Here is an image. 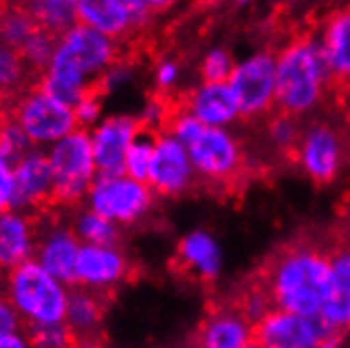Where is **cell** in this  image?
<instances>
[{
	"instance_id": "1",
	"label": "cell",
	"mask_w": 350,
	"mask_h": 348,
	"mask_svg": "<svg viewBox=\"0 0 350 348\" xmlns=\"http://www.w3.org/2000/svg\"><path fill=\"white\" fill-rule=\"evenodd\" d=\"M118 53L116 40L77 23L57 38L53 62L40 74L38 87L64 106L74 108L79 99L95 89L99 77L120 59Z\"/></svg>"
},
{
	"instance_id": "2",
	"label": "cell",
	"mask_w": 350,
	"mask_h": 348,
	"mask_svg": "<svg viewBox=\"0 0 350 348\" xmlns=\"http://www.w3.org/2000/svg\"><path fill=\"white\" fill-rule=\"evenodd\" d=\"M268 293L274 308L297 317H317L336 293L329 256L312 247L283 252L270 268Z\"/></svg>"
},
{
	"instance_id": "3",
	"label": "cell",
	"mask_w": 350,
	"mask_h": 348,
	"mask_svg": "<svg viewBox=\"0 0 350 348\" xmlns=\"http://www.w3.org/2000/svg\"><path fill=\"white\" fill-rule=\"evenodd\" d=\"M277 55V108L283 114L302 118L314 112L327 87L332 72L317 34L297 36L281 46Z\"/></svg>"
},
{
	"instance_id": "4",
	"label": "cell",
	"mask_w": 350,
	"mask_h": 348,
	"mask_svg": "<svg viewBox=\"0 0 350 348\" xmlns=\"http://www.w3.org/2000/svg\"><path fill=\"white\" fill-rule=\"evenodd\" d=\"M72 287L55 279L36 262L21 264L5 277L3 293L28 330L66 321Z\"/></svg>"
},
{
	"instance_id": "5",
	"label": "cell",
	"mask_w": 350,
	"mask_h": 348,
	"mask_svg": "<svg viewBox=\"0 0 350 348\" xmlns=\"http://www.w3.org/2000/svg\"><path fill=\"white\" fill-rule=\"evenodd\" d=\"M53 171V201L62 207H81L97 178L91 135L77 129L46 148Z\"/></svg>"
},
{
	"instance_id": "6",
	"label": "cell",
	"mask_w": 350,
	"mask_h": 348,
	"mask_svg": "<svg viewBox=\"0 0 350 348\" xmlns=\"http://www.w3.org/2000/svg\"><path fill=\"white\" fill-rule=\"evenodd\" d=\"M157 194L148 182L133 180L124 173L97 176L85 205L95 213L114 222L116 226H135L154 211Z\"/></svg>"
},
{
	"instance_id": "7",
	"label": "cell",
	"mask_w": 350,
	"mask_h": 348,
	"mask_svg": "<svg viewBox=\"0 0 350 348\" xmlns=\"http://www.w3.org/2000/svg\"><path fill=\"white\" fill-rule=\"evenodd\" d=\"M9 112V118L23 129L36 150H46L49 146L79 129L72 108L44 93L38 85L28 87L15 97Z\"/></svg>"
},
{
	"instance_id": "8",
	"label": "cell",
	"mask_w": 350,
	"mask_h": 348,
	"mask_svg": "<svg viewBox=\"0 0 350 348\" xmlns=\"http://www.w3.org/2000/svg\"><path fill=\"white\" fill-rule=\"evenodd\" d=\"M228 85L237 97L241 118H262L277 108V55L256 51L234 64Z\"/></svg>"
},
{
	"instance_id": "9",
	"label": "cell",
	"mask_w": 350,
	"mask_h": 348,
	"mask_svg": "<svg viewBox=\"0 0 350 348\" xmlns=\"http://www.w3.org/2000/svg\"><path fill=\"white\" fill-rule=\"evenodd\" d=\"M167 7L161 0H77L79 23L116 42L144 30Z\"/></svg>"
},
{
	"instance_id": "10",
	"label": "cell",
	"mask_w": 350,
	"mask_h": 348,
	"mask_svg": "<svg viewBox=\"0 0 350 348\" xmlns=\"http://www.w3.org/2000/svg\"><path fill=\"white\" fill-rule=\"evenodd\" d=\"M295 163L317 184L334 182L344 167V139L329 122H310L295 146Z\"/></svg>"
},
{
	"instance_id": "11",
	"label": "cell",
	"mask_w": 350,
	"mask_h": 348,
	"mask_svg": "<svg viewBox=\"0 0 350 348\" xmlns=\"http://www.w3.org/2000/svg\"><path fill=\"white\" fill-rule=\"evenodd\" d=\"M131 275V260L120 245H83L74 268V285L104 295Z\"/></svg>"
},
{
	"instance_id": "12",
	"label": "cell",
	"mask_w": 350,
	"mask_h": 348,
	"mask_svg": "<svg viewBox=\"0 0 350 348\" xmlns=\"http://www.w3.org/2000/svg\"><path fill=\"white\" fill-rule=\"evenodd\" d=\"M188 155L196 178L209 182H228L243 165V148L230 129H203L190 146Z\"/></svg>"
},
{
	"instance_id": "13",
	"label": "cell",
	"mask_w": 350,
	"mask_h": 348,
	"mask_svg": "<svg viewBox=\"0 0 350 348\" xmlns=\"http://www.w3.org/2000/svg\"><path fill=\"white\" fill-rule=\"evenodd\" d=\"M148 186L154 190L157 196H182L192 190L196 182V171L192 167L188 148L169 133L154 135V155L150 163Z\"/></svg>"
},
{
	"instance_id": "14",
	"label": "cell",
	"mask_w": 350,
	"mask_h": 348,
	"mask_svg": "<svg viewBox=\"0 0 350 348\" xmlns=\"http://www.w3.org/2000/svg\"><path fill=\"white\" fill-rule=\"evenodd\" d=\"M334 334L323 319L297 317L272 308L260 323H256V342L264 348H317Z\"/></svg>"
},
{
	"instance_id": "15",
	"label": "cell",
	"mask_w": 350,
	"mask_h": 348,
	"mask_svg": "<svg viewBox=\"0 0 350 348\" xmlns=\"http://www.w3.org/2000/svg\"><path fill=\"white\" fill-rule=\"evenodd\" d=\"M139 133H142V127L135 114L116 112V114L104 116L102 122L89 131L97 176L122 173L124 157H127L129 146L135 142Z\"/></svg>"
},
{
	"instance_id": "16",
	"label": "cell",
	"mask_w": 350,
	"mask_h": 348,
	"mask_svg": "<svg viewBox=\"0 0 350 348\" xmlns=\"http://www.w3.org/2000/svg\"><path fill=\"white\" fill-rule=\"evenodd\" d=\"M49 201H53V171L46 152L34 148L13 165L11 209L30 213Z\"/></svg>"
},
{
	"instance_id": "17",
	"label": "cell",
	"mask_w": 350,
	"mask_h": 348,
	"mask_svg": "<svg viewBox=\"0 0 350 348\" xmlns=\"http://www.w3.org/2000/svg\"><path fill=\"white\" fill-rule=\"evenodd\" d=\"M83 243L72 232L70 224L51 222L42 230H38V243L34 260L55 279L66 285H74V268L81 254Z\"/></svg>"
},
{
	"instance_id": "18",
	"label": "cell",
	"mask_w": 350,
	"mask_h": 348,
	"mask_svg": "<svg viewBox=\"0 0 350 348\" xmlns=\"http://www.w3.org/2000/svg\"><path fill=\"white\" fill-rule=\"evenodd\" d=\"M186 108L207 129H230L241 118L237 97L228 83H198L184 97Z\"/></svg>"
},
{
	"instance_id": "19",
	"label": "cell",
	"mask_w": 350,
	"mask_h": 348,
	"mask_svg": "<svg viewBox=\"0 0 350 348\" xmlns=\"http://www.w3.org/2000/svg\"><path fill=\"white\" fill-rule=\"evenodd\" d=\"M38 226L30 213L7 209L0 213V275H9L21 264L34 260Z\"/></svg>"
},
{
	"instance_id": "20",
	"label": "cell",
	"mask_w": 350,
	"mask_h": 348,
	"mask_svg": "<svg viewBox=\"0 0 350 348\" xmlns=\"http://www.w3.org/2000/svg\"><path fill=\"white\" fill-rule=\"evenodd\" d=\"M178 262L192 277L201 281H215L224 268V250L217 237L205 228L188 230L175 250Z\"/></svg>"
},
{
	"instance_id": "21",
	"label": "cell",
	"mask_w": 350,
	"mask_h": 348,
	"mask_svg": "<svg viewBox=\"0 0 350 348\" xmlns=\"http://www.w3.org/2000/svg\"><path fill=\"white\" fill-rule=\"evenodd\" d=\"M256 340V325L241 308L213 310L198 332V346L205 348H243Z\"/></svg>"
},
{
	"instance_id": "22",
	"label": "cell",
	"mask_w": 350,
	"mask_h": 348,
	"mask_svg": "<svg viewBox=\"0 0 350 348\" xmlns=\"http://www.w3.org/2000/svg\"><path fill=\"white\" fill-rule=\"evenodd\" d=\"M319 42L327 59L332 79H350V9H338L323 21Z\"/></svg>"
},
{
	"instance_id": "23",
	"label": "cell",
	"mask_w": 350,
	"mask_h": 348,
	"mask_svg": "<svg viewBox=\"0 0 350 348\" xmlns=\"http://www.w3.org/2000/svg\"><path fill=\"white\" fill-rule=\"evenodd\" d=\"M104 321V302L102 295L87 291L83 287H72L68 310H66V325L81 344H97L99 330Z\"/></svg>"
},
{
	"instance_id": "24",
	"label": "cell",
	"mask_w": 350,
	"mask_h": 348,
	"mask_svg": "<svg viewBox=\"0 0 350 348\" xmlns=\"http://www.w3.org/2000/svg\"><path fill=\"white\" fill-rule=\"evenodd\" d=\"M70 228L83 245H120L122 228L104 215L95 213L87 205L74 209L70 217Z\"/></svg>"
},
{
	"instance_id": "25",
	"label": "cell",
	"mask_w": 350,
	"mask_h": 348,
	"mask_svg": "<svg viewBox=\"0 0 350 348\" xmlns=\"http://www.w3.org/2000/svg\"><path fill=\"white\" fill-rule=\"evenodd\" d=\"M26 9L40 30L57 38L79 23L77 0H32L26 3Z\"/></svg>"
},
{
	"instance_id": "26",
	"label": "cell",
	"mask_w": 350,
	"mask_h": 348,
	"mask_svg": "<svg viewBox=\"0 0 350 348\" xmlns=\"http://www.w3.org/2000/svg\"><path fill=\"white\" fill-rule=\"evenodd\" d=\"M36 30L38 26L26 5L0 7V44L19 51Z\"/></svg>"
},
{
	"instance_id": "27",
	"label": "cell",
	"mask_w": 350,
	"mask_h": 348,
	"mask_svg": "<svg viewBox=\"0 0 350 348\" xmlns=\"http://www.w3.org/2000/svg\"><path fill=\"white\" fill-rule=\"evenodd\" d=\"M32 72L28 70L21 53L0 44V97L15 99L28 89Z\"/></svg>"
},
{
	"instance_id": "28",
	"label": "cell",
	"mask_w": 350,
	"mask_h": 348,
	"mask_svg": "<svg viewBox=\"0 0 350 348\" xmlns=\"http://www.w3.org/2000/svg\"><path fill=\"white\" fill-rule=\"evenodd\" d=\"M55 46H57V36L49 34L44 30H36L28 40L26 44H23L19 49V53L23 57V62H26L28 70L34 74H42L49 66H51L53 62V55H55Z\"/></svg>"
},
{
	"instance_id": "29",
	"label": "cell",
	"mask_w": 350,
	"mask_h": 348,
	"mask_svg": "<svg viewBox=\"0 0 350 348\" xmlns=\"http://www.w3.org/2000/svg\"><path fill=\"white\" fill-rule=\"evenodd\" d=\"M152 155H154V133L142 131L135 137V142L129 146L127 157H124L122 173L133 180L146 182L150 173V163H152Z\"/></svg>"
},
{
	"instance_id": "30",
	"label": "cell",
	"mask_w": 350,
	"mask_h": 348,
	"mask_svg": "<svg viewBox=\"0 0 350 348\" xmlns=\"http://www.w3.org/2000/svg\"><path fill=\"white\" fill-rule=\"evenodd\" d=\"M237 59L226 46H211L198 62V74L203 83H228Z\"/></svg>"
},
{
	"instance_id": "31",
	"label": "cell",
	"mask_w": 350,
	"mask_h": 348,
	"mask_svg": "<svg viewBox=\"0 0 350 348\" xmlns=\"http://www.w3.org/2000/svg\"><path fill=\"white\" fill-rule=\"evenodd\" d=\"M173 114V108L169 104V99L165 95H150L146 97V102L139 106L135 112V118L139 122L142 131L146 133H163L167 129V122Z\"/></svg>"
},
{
	"instance_id": "32",
	"label": "cell",
	"mask_w": 350,
	"mask_h": 348,
	"mask_svg": "<svg viewBox=\"0 0 350 348\" xmlns=\"http://www.w3.org/2000/svg\"><path fill=\"white\" fill-rule=\"evenodd\" d=\"M299 135H302V127H299L297 118H293L289 114H283V112L274 114L268 120V125H266L268 144L272 148H277V150H281V152L295 150Z\"/></svg>"
},
{
	"instance_id": "33",
	"label": "cell",
	"mask_w": 350,
	"mask_h": 348,
	"mask_svg": "<svg viewBox=\"0 0 350 348\" xmlns=\"http://www.w3.org/2000/svg\"><path fill=\"white\" fill-rule=\"evenodd\" d=\"M30 150H34V146L28 139V135L23 133V129L13 118H7L3 131H0V157H3L7 163L15 165Z\"/></svg>"
},
{
	"instance_id": "34",
	"label": "cell",
	"mask_w": 350,
	"mask_h": 348,
	"mask_svg": "<svg viewBox=\"0 0 350 348\" xmlns=\"http://www.w3.org/2000/svg\"><path fill=\"white\" fill-rule=\"evenodd\" d=\"M137 79V68L131 62H124V59H116L102 77H99L95 89L102 93V95H112L118 93L122 89H127L129 85H133Z\"/></svg>"
},
{
	"instance_id": "35",
	"label": "cell",
	"mask_w": 350,
	"mask_h": 348,
	"mask_svg": "<svg viewBox=\"0 0 350 348\" xmlns=\"http://www.w3.org/2000/svg\"><path fill=\"white\" fill-rule=\"evenodd\" d=\"M319 317L334 334L342 336L350 330V295L346 293H334L327 302L323 304Z\"/></svg>"
},
{
	"instance_id": "36",
	"label": "cell",
	"mask_w": 350,
	"mask_h": 348,
	"mask_svg": "<svg viewBox=\"0 0 350 348\" xmlns=\"http://www.w3.org/2000/svg\"><path fill=\"white\" fill-rule=\"evenodd\" d=\"M203 125L198 122L186 108H173V114H171V118H169V122H167V129H165V133H169L173 139H178L182 146H190L198 135L203 133Z\"/></svg>"
},
{
	"instance_id": "37",
	"label": "cell",
	"mask_w": 350,
	"mask_h": 348,
	"mask_svg": "<svg viewBox=\"0 0 350 348\" xmlns=\"http://www.w3.org/2000/svg\"><path fill=\"white\" fill-rule=\"evenodd\" d=\"M72 112H74V118H77V127L79 129H85V131H91L106 116L104 114L102 93H99L97 89L89 91L83 99H79L77 106L72 108Z\"/></svg>"
},
{
	"instance_id": "38",
	"label": "cell",
	"mask_w": 350,
	"mask_h": 348,
	"mask_svg": "<svg viewBox=\"0 0 350 348\" xmlns=\"http://www.w3.org/2000/svg\"><path fill=\"white\" fill-rule=\"evenodd\" d=\"M34 348H77V338L72 336L66 323L28 330Z\"/></svg>"
},
{
	"instance_id": "39",
	"label": "cell",
	"mask_w": 350,
	"mask_h": 348,
	"mask_svg": "<svg viewBox=\"0 0 350 348\" xmlns=\"http://www.w3.org/2000/svg\"><path fill=\"white\" fill-rule=\"evenodd\" d=\"M182 81V66L175 57H163L157 62L152 72V83L159 91V95H169L171 91L178 89Z\"/></svg>"
},
{
	"instance_id": "40",
	"label": "cell",
	"mask_w": 350,
	"mask_h": 348,
	"mask_svg": "<svg viewBox=\"0 0 350 348\" xmlns=\"http://www.w3.org/2000/svg\"><path fill=\"white\" fill-rule=\"evenodd\" d=\"M332 277L338 293L350 295V250H338L329 256Z\"/></svg>"
},
{
	"instance_id": "41",
	"label": "cell",
	"mask_w": 350,
	"mask_h": 348,
	"mask_svg": "<svg viewBox=\"0 0 350 348\" xmlns=\"http://www.w3.org/2000/svg\"><path fill=\"white\" fill-rule=\"evenodd\" d=\"M274 308V304H272V297H270V293H264V291H252V293H247V297H245V302H243V308H241V312L254 323H260L270 310Z\"/></svg>"
},
{
	"instance_id": "42",
	"label": "cell",
	"mask_w": 350,
	"mask_h": 348,
	"mask_svg": "<svg viewBox=\"0 0 350 348\" xmlns=\"http://www.w3.org/2000/svg\"><path fill=\"white\" fill-rule=\"evenodd\" d=\"M23 330V323L17 317L15 308L11 306V302L5 297V293L0 291V338H5L9 334L21 332Z\"/></svg>"
},
{
	"instance_id": "43",
	"label": "cell",
	"mask_w": 350,
	"mask_h": 348,
	"mask_svg": "<svg viewBox=\"0 0 350 348\" xmlns=\"http://www.w3.org/2000/svg\"><path fill=\"white\" fill-rule=\"evenodd\" d=\"M11 192H13V165L0 157V213L11 209Z\"/></svg>"
},
{
	"instance_id": "44",
	"label": "cell",
	"mask_w": 350,
	"mask_h": 348,
	"mask_svg": "<svg viewBox=\"0 0 350 348\" xmlns=\"http://www.w3.org/2000/svg\"><path fill=\"white\" fill-rule=\"evenodd\" d=\"M0 348H34V346H32L30 334L21 330V332L0 338Z\"/></svg>"
},
{
	"instance_id": "45",
	"label": "cell",
	"mask_w": 350,
	"mask_h": 348,
	"mask_svg": "<svg viewBox=\"0 0 350 348\" xmlns=\"http://www.w3.org/2000/svg\"><path fill=\"white\" fill-rule=\"evenodd\" d=\"M317 348H342V336H329L327 340H323Z\"/></svg>"
},
{
	"instance_id": "46",
	"label": "cell",
	"mask_w": 350,
	"mask_h": 348,
	"mask_svg": "<svg viewBox=\"0 0 350 348\" xmlns=\"http://www.w3.org/2000/svg\"><path fill=\"white\" fill-rule=\"evenodd\" d=\"M7 114H5V110L3 108H0V131H3V127H5V122H7Z\"/></svg>"
},
{
	"instance_id": "47",
	"label": "cell",
	"mask_w": 350,
	"mask_h": 348,
	"mask_svg": "<svg viewBox=\"0 0 350 348\" xmlns=\"http://www.w3.org/2000/svg\"><path fill=\"white\" fill-rule=\"evenodd\" d=\"M243 348H264V346H262V344H258V342L254 340V342H249V344H247V346H243Z\"/></svg>"
},
{
	"instance_id": "48",
	"label": "cell",
	"mask_w": 350,
	"mask_h": 348,
	"mask_svg": "<svg viewBox=\"0 0 350 348\" xmlns=\"http://www.w3.org/2000/svg\"><path fill=\"white\" fill-rule=\"evenodd\" d=\"M196 348H205V346H196Z\"/></svg>"
}]
</instances>
